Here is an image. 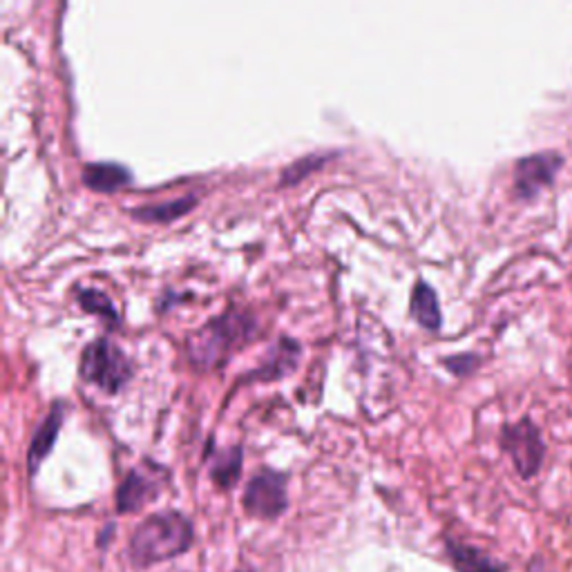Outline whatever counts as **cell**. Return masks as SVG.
<instances>
[{
    "instance_id": "cell-1",
    "label": "cell",
    "mask_w": 572,
    "mask_h": 572,
    "mask_svg": "<svg viewBox=\"0 0 572 572\" xmlns=\"http://www.w3.org/2000/svg\"><path fill=\"white\" fill-rule=\"evenodd\" d=\"M258 334L260 324L251 311L228 309L197 329L188 338L186 351L197 370L211 372L220 370L235 351L253 343Z\"/></svg>"
},
{
    "instance_id": "cell-2",
    "label": "cell",
    "mask_w": 572,
    "mask_h": 572,
    "mask_svg": "<svg viewBox=\"0 0 572 572\" xmlns=\"http://www.w3.org/2000/svg\"><path fill=\"white\" fill-rule=\"evenodd\" d=\"M192 542L195 530L186 514L177 510L154 512L135 527L128 557L137 568H150L188 552Z\"/></svg>"
},
{
    "instance_id": "cell-3",
    "label": "cell",
    "mask_w": 572,
    "mask_h": 572,
    "mask_svg": "<svg viewBox=\"0 0 572 572\" xmlns=\"http://www.w3.org/2000/svg\"><path fill=\"white\" fill-rule=\"evenodd\" d=\"M78 372L80 378L90 385H97L105 394H119L130 383L135 366L124 349L103 336L90 343L84 353H80Z\"/></svg>"
},
{
    "instance_id": "cell-4",
    "label": "cell",
    "mask_w": 572,
    "mask_h": 572,
    "mask_svg": "<svg viewBox=\"0 0 572 572\" xmlns=\"http://www.w3.org/2000/svg\"><path fill=\"white\" fill-rule=\"evenodd\" d=\"M499 445L523 481L535 478L542 472L548 447L539 425L530 416L506 423L499 434Z\"/></svg>"
},
{
    "instance_id": "cell-5",
    "label": "cell",
    "mask_w": 572,
    "mask_h": 572,
    "mask_svg": "<svg viewBox=\"0 0 572 572\" xmlns=\"http://www.w3.org/2000/svg\"><path fill=\"white\" fill-rule=\"evenodd\" d=\"M563 166L565 157L559 150H539L519 157L512 166V197L517 201H535L546 188L555 186Z\"/></svg>"
},
{
    "instance_id": "cell-6",
    "label": "cell",
    "mask_w": 572,
    "mask_h": 572,
    "mask_svg": "<svg viewBox=\"0 0 572 572\" xmlns=\"http://www.w3.org/2000/svg\"><path fill=\"white\" fill-rule=\"evenodd\" d=\"M244 510L253 519L273 521L284 514L289 506V495H286V474L275 470H258L244 489Z\"/></svg>"
},
{
    "instance_id": "cell-7",
    "label": "cell",
    "mask_w": 572,
    "mask_h": 572,
    "mask_svg": "<svg viewBox=\"0 0 572 572\" xmlns=\"http://www.w3.org/2000/svg\"><path fill=\"white\" fill-rule=\"evenodd\" d=\"M166 481H169L166 468H161L159 463L152 461L139 463L126 474V478L121 481L116 489V512L121 514L139 512L161 495Z\"/></svg>"
},
{
    "instance_id": "cell-8",
    "label": "cell",
    "mask_w": 572,
    "mask_h": 572,
    "mask_svg": "<svg viewBox=\"0 0 572 572\" xmlns=\"http://www.w3.org/2000/svg\"><path fill=\"white\" fill-rule=\"evenodd\" d=\"M63 421H65V405H63V400H57L52 405L48 419L38 425V430L32 436V443H29V449H27L29 474H36L40 463H43L50 457L52 447H54V443H57V438L61 434Z\"/></svg>"
},
{
    "instance_id": "cell-9",
    "label": "cell",
    "mask_w": 572,
    "mask_h": 572,
    "mask_svg": "<svg viewBox=\"0 0 572 572\" xmlns=\"http://www.w3.org/2000/svg\"><path fill=\"white\" fill-rule=\"evenodd\" d=\"M302 347L294 338H279L266 353V358L260 362L258 370L247 374L251 381H279L286 374H291L298 360H300Z\"/></svg>"
},
{
    "instance_id": "cell-10",
    "label": "cell",
    "mask_w": 572,
    "mask_h": 572,
    "mask_svg": "<svg viewBox=\"0 0 572 572\" xmlns=\"http://www.w3.org/2000/svg\"><path fill=\"white\" fill-rule=\"evenodd\" d=\"M133 182V173L114 161L88 163L84 169V184L95 192H116Z\"/></svg>"
},
{
    "instance_id": "cell-11",
    "label": "cell",
    "mask_w": 572,
    "mask_h": 572,
    "mask_svg": "<svg viewBox=\"0 0 572 572\" xmlns=\"http://www.w3.org/2000/svg\"><path fill=\"white\" fill-rule=\"evenodd\" d=\"M195 203H197V195H184L177 199L154 201V203H146V207L130 209V215L139 222H148V224H169V222L179 220L186 213H190L195 209Z\"/></svg>"
},
{
    "instance_id": "cell-12",
    "label": "cell",
    "mask_w": 572,
    "mask_h": 572,
    "mask_svg": "<svg viewBox=\"0 0 572 572\" xmlns=\"http://www.w3.org/2000/svg\"><path fill=\"white\" fill-rule=\"evenodd\" d=\"M410 313L412 318L423 326L427 332H438L440 324H443V311H440V302L436 291L432 289V284H427L425 279H419L412 298H410Z\"/></svg>"
},
{
    "instance_id": "cell-13",
    "label": "cell",
    "mask_w": 572,
    "mask_h": 572,
    "mask_svg": "<svg viewBox=\"0 0 572 572\" xmlns=\"http://www.w3.org/2000/svg\"><path fill=\"white\" fill-rule=\"evenodd\" d=\"M445 552L459 572H506V568L499 561L487 557L483 550L461 542L449 539L445 544Z\"/></svg>"
},
{
    "instance_id": "cell-14",
    "label": "cell",
    "mask_w": 572,
    "mask_h": 572,
    "mask_svg": "<svg viewBox=\"0 0 572 572\" xmlns=\"http://www.w3.org/2000/svg\"><path fill=\"white\" fill-rule=\"evenodd\" d=\"M241 447H226L211 452V478L217 487L228 489L239 481L241 474Z\"/></svg>"
},
{
    "instance_id": "cell-15",
    "label": "cell",
    "mask_w": 572,
    "mask_h": 572,
    "mask_svg": "<svg viewBox=\"0 0 572 572\" xmlns=\"http://www.w3.org/2000/svg\"><path fill=\"white\" fill-rule=\"evenodd\" d=\"M74 298H76L78 307L84 309L86 313L101 318L110 326H119L121 313L116 311V307L108 294L95 289V286H86V289H74Z\"/></svg>"
},
{
    "instance_id": "cell-16",
    "label": "cell",
    "mask_w": 572,
    "mask_h": 572,
    "mask_svg": "<svg viewBox=\"0 0 572 572\" xmlns=\"http://www.w3.org/2000/svg\"><path fill=\"white\" fill-rule=\"evenodd\" d=\"M440 362L443 366H447V372H452L459 378H465L478 372L483 358L478 353H457V356H445Z\"/></svg>"
},
{
    "instance_id": "cell-17",
    "label": "cell",
    "mask_w": 572,
    "mask_h": 572,
    "mask_svg": "<svg viewBox=\"0 0 572 572\" xmlns=\"http://www.w3.org/2000/svg\"><path fill=\"white\" fill-rule=\"evenodd\" d=\"M322 163H324V157H320V154H311L307 159H298L289 171L282 173V184H298L304 175H309L311 171L320 169Z\"/></svg>"
},
{
    "instance_id": "cell-18",
    "label": "cell",
    "mask_w": 572,
    "mask_h": 572,
    "mask_svg": "<svg viewBox=\"0 0 572 572\" xmlns=\"http://www.w3.org/2000/svg\"><path fill=\"white\" fill-rule=\"evenodd\" d=\"M568 372H570V383H572V356H570V362H568Z\"/></svg>"
},
{
    "instance_id": "cell-19",
    "label": "cell",
    "mask_w": 572,
    "mask_h": 572,
    "mask_svg": "<svg viewBox=\"0 0 572 572\" xmlns=\"http://www.w3.org/2000/svg\"><path fill=\"white\" fill-rule=\"evenodd\" d=\"M241 572H251V570H241Z\"/></svg>"
}]
</instances>
